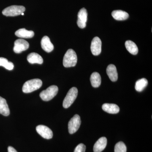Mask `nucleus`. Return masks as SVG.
I'll return each instance as SVG.
<instances>
[{
  "mask_svg": "<svg viewBox=\"0 0 152 152\" xmlns=\"http://www.w3.org/2000/svg\"><path fill=\"white\" fill-rule=\"evenodd\" d=\"M77 61V54L72 49H69L66 52L63 59V65L65 67L75 66Z\"/></svg>",
  "mask_w": 152,
  "mask_h": 152,
  "instance_id": "nucleus-1",
  "label": "nucleus"
},
{
  "mask_svg": "<svg viewBox=\"0 0 152 152\" xmlns=\"http://www.w3.org/2000/svg\"><path fill=\"white\" fill-rule=\"evenodd\" d=\"M42 82L39 79H34L28 80L25 83L23 87V91L25 93L32 92L39 89L42 87Z\"/></svg>",
  "mask_w": 152,
  "mask_h": 152,
  "instance_id": "nucleus-2",
  "label": "nucleus"
},
{
  "mask_svg": "<svg viewBox=\"0 0 152 152\" xmlns=\"http://www.w3.org/2000/svg\"><path fill=\"white\" fill-rule=\"evenodd\" d=\"M26 10L23 6L13 5L4 9L2 14L6 16L14 17L21 15Z\"/></svg>",
  "mask_w": 152,
  "mask_h": 152,
  "instance_id": "nucleus-3",
  "label": "nucleus"
},
{
  "mask_svg": "<svg viewBox=\"0 0 152 152\" xmlns=\"http://www.w3.org/2000/svg\"><path fill=\"white\" fill-rule=\"evenodd\" d=\"M78 95V90L76 87L71 88L68 91L63 102V106L64 108L70 107L75 100Z\"/></svg>",
  "mask_w": 152,
  "mask_h": 152,
  "instance_id": "nucleus-4",
  "label": "nucleus"
},
{
  "mask_svg": "<svg viewBox=\"0 0 152 152\" xmlns=\"http://www.w3.org/2000/svg\"><path fill=\"white\" fill-rule=\"evenodd\" d=\"M58 88L56 86H52L46 90L42 91L40 94V97L44 101H49L52 99L58 94Z\"/></svg>",
  "mask_w": 152,
  "mask_h": 152,
  "instance_id": "nucleus-5",
  "label": "nucleus"
},
{
  "mask_svg": "<svg viewBox=\"0 0 152 152\" xmlns=\"http://www.w3.org/2000/svg\"><path fill=\"white\" fill-rule=\"evenodd\" d=\"M81 124L80 117L78 115H75L72 118L68 124L69 133L73 134L79 129Z\"/></svg>",
  "mask_w": 152,
  "mask_h": 152,
  "instance_id": "nucleus-6",
  "label": "nucleus"
},
{
  "mask_svg": "<svg viewBox=\"0 0 152 152\" xmlns=\"http://www.w3.org/2000/svg\"><path fill=\"white\" fill-rule=\"evenodd\" d=\"M14 51L16 53H20L28 49L29 45L26 41L23 39H18L15 41Z\"/></svg>",
  "mask_w": 152,
  "mask_h": 152,
  "instance_id": "nucleus-7",
  "label": "nucleus"
},
{
  "mask_svg": "<svg viewBox=\"0 0 152 152\" xmlns=\"http://www.w3.org/2000/svg\"><path fill=\"white\" fill-rule=\"evenodd\" d=\"M36 130L38 134L44 138L49 140L53 138V132L50 128L46 126L39 125L36 128Z\"/></svg>",
  "mask_w": 152,
  "mask_h": 152,
  "instance_id": "nucleus-8",
  "label": "nucleus"
},
{
  "mask_svg": "<svg viewBox=\"0 0 152 152\" xmlns=\"http://www.w3.org/2000/svg\"><path fill=\"white\" fill-rule=\"evenodd\" d=\"M88 17V12L87 10L84 8L81 9L78 14V19L77 24L79 28H84L86 26Z\"/></svg>",
  "mask_w": 152,
  "mask_h": 152,
  "instance_id": "nucleus-9",
  "label": "nucleus"
},
{
  "mask_svg": "<svg viewBox=\"0 0 152 152\" xmlns=\"http://www.w3.org/2000/svg\"><path fill=\"white\" fill-rule=\"evenodd\" d=\"M102 41L97 37H95L92 41L91 49L93 55L98 56L102 52Z\"/></svg>",
  "mask_w": 152,
  "mask_h": 152,
  "instance_id": "nucleus-10",
  "label": "nucleus"
},
{
  "mask_svg": "<svg viewBox=\"0 0 152 152\" xmlns=\"http://www.w3.org/2000/svg\"><path fill=\"white\" fill-rule=\"evenodd\" d=\"M41 46L45 51L50 53L53 50L54 46L52 43L50 38L47 36H45L41 40Z\"/></svg>",
  "mask_w": 152,
  "mask_h": 152,
  "instance_id": "nucleus-11",
  "label": "nucleus"
},
{
  "mask_svg": "<svg viewBox=\"0 0 152 152\" xmlns=\"http://www.w3.org/2000/svg\"><path fill=\"white\" fill-rule=\"evenodd\" d=\"M107 145V139L105 137H102L96 142L94 147V152H101L105 148Z\"/></svg>",
  "mask_w": 152,
  "mask_h": 152,
  "instance_id": "nucleus-12",
  "label": "nucleus"
},
{
  "mask_svg": "<svg viewBox=\"0 0 152 152\" xmlns=\"http://www.w3.org/2000/svg\"><path fill=\"white\" fill-rule=\"evenodd\" d=\"M106 72L112 81H116L118 79V74L115 66L113 64L109 65L107 68Z\"/></svg>",
  "mask_w": 152,
  "mask_h": 152,
  "instance_id": "nucleus-13",
  "label": "nucleus"
},
{
  "mask_svg": "<svg viewBox=\"0 0 152 152\" xmlns=\"http://www.w3.org/2000/svg\"><path fill=\"white\" fill-rule=\"evenodd\" d=\"M103 110L110 114H117L119 112V107L115 104L106 103L102 107Z\"/></svg>",
  "mask_w": 152,
  "mask_h": 152,
  "instance_id": "nucleus-14",
  "label": "nucleus"
},
{
  "mask_svg": "<svg viewBox=\"0 0 152 152\" xmlns=\"http://www.w3.org/2000/svg\"><path fill=\"white\" fill-rule=\"evenodd\" d=\"M112 15L115 20H124L129 17V15L127 12L121 10L113 11Z\"/></svg>",
  "mask_w": 152,
  "mask_h": 152,
  "instance_id": "nucleus-15",
  "label": "nucleus"
},
{
  "mask_svg": "<svg viewBox=\"0 0 152 152\" xmlns=\"http://www.w3.org/2000/svg\"><path fill=\"white\" fill-rule=\"evenodd\" d=\"M27 60L29 63L31 64H42L43 63L42 58L37 53H31L28 55Z\"/></svg>",
  "mask_w": 152,
  "mask_h": 152,
  "instance_id": "nucleus-16",
  "label": "nucleus"
},
{
  "mask_svg": "<svg viewBox=\"0 0 152 152\" xmlns=\"http://www.w3.org/2000/svg\"><path fill=\"white\" fill-rule=\"evenodd\" d=\"M15 34L18 37L22 38H31L34 35L33 31H28L25 28L20 29L15 33Z\"/></svg>",
  "mask_w": 152,
  "mask_h": 152,
  "instance_id": "nucleus-17",
  "label": "nucleus"
},
{
  "mask_svg": "<svg viewBox=\"0 0 152 152\" xmlns=\"http://www.w3.org/2000/svg\"><path fill=\"white\" fill-rule=\"evenodd\" d=\"M0 114L5 116L10 114V110L5 99L0 96Z\"/></svg>",
  "mask_w": 152,
  "mask_h": 152,
  "instance_id": "nucleus-18",
  "label": "nucleus"
},
{
  "mask_svg": "<svg viewBox=\"0 0 152 152\" xmlns=\"http://www.w3.org/2000/svg\"><path fill=\"white\" fill-rule=\"evenodd\" d=\"M92 86L94 88H98L101 84V77L99 73L95 72L91 75L90 78Z\"/></svg>",
  "mask_w": 152,
  "mask_h": 152,
  "instance_id": "nucleus-19",
  "label": "nucleus"
},
{
  "mask_svg": "<svg viewBox=\"0 0 152 152\" xmlns=\"http://www.w3.org/2000/svg\"><path fill=\"white\" fill-rule=\"evenodd\" d=\"M125 46L127 50L132 54L137 55L138 53V48L134 42L131 40L126 41Z\"/></svg>",
  "mask_w": 152,
  "mask_h": 152,
  "instance_id": "nucleus-20",
  "label": "nucleus"
},
{
  "mask_svg": "<svg viewBox=\"0 0 152 152\" xmlns=\"http://www.w3.org/2000/svg\"><path fill=\"white\" fill-rule=\"evenodd\" d=\"M148 84V80L146 79H141L136 82L135 88L137 91L142 92L145 89Z\"/></svg>",
  "mask_w": 152,
  "mask_h": 152,
  "instance_id": "nucleus-21",
  "label": "nucleus"
},
{
  "mask_svg": "<svg viewBox=\"0 0 152 152\" xmlns=\"http://www.w3.org/2000/svg\"><path fill=\"white\" fill-rule=\"evenodd\" d=\"M0 66H2L9 70H12L14 68L13 64L9 62L7 59L4 58H0Z\"/></svg>",
  "mask_w": 152,
  "mask_h": 152,
  "instance_id": "nucleus-22",
  "label": "nucleus"
},
{
  "mask_svg": "<svg viewBox=\"0 0 152 152\" xmlns=\"http://www.w3.org/2000/svg\"><path fill=\"white\" fill-rule=\"evenodd\" d=\"M126 145L122 142H120L116 144L115 147V152H126Z\"/></svg>",
  "mask_w": 152,
  "mask_h": 152,
  "instance_id": "nucleus-23",
  "label": "nucleus"
},
{
  "mask_svg": "<svg viewBox=\"0 0 152 152\" xmlns=\"http://www.w3.org/2000/svg\"><path fill=\"white\" fill-rule=\"evenodd\" d=\"M86 150V145L83 144L81 143L79 144L76 147L74 152H85Z\"/></svg>",
  "mask_w": 152,
  "mask_h": 152,
  "instance_id": "nucleus-24",
  "label": "nucleus"
},
{
  "mask_svg": "<svg viewBox=\"0 0 152 152\" xmlns=\"http://www.w3.org/2000/svg\"><path fill=\"white\" fill-rule=\"evenodd\" d=\"M8 152H18L14 148L11 146H9L8 148Z\"/></svg>",
  "mask_w": 152,
  "mask_h": 152,
  "instance_id": "nucleus-25",
  "label": "nucleus"
},
{
  "mask_svg": "<svg viewBox=\"0 0 152 152\" xmlns=\"http://www.w3.org/2000/svg\"><path fill=\"white\" fill-rule=\"evenodd\" d=\"M21 15H24V12L22 13L21 14Z\"/></svg>",
  "mask_w": 152,
  "mask_h": 152,
  "instance_id": "nucleus-26",
  "label": "nucleus"
}]
</instances>
